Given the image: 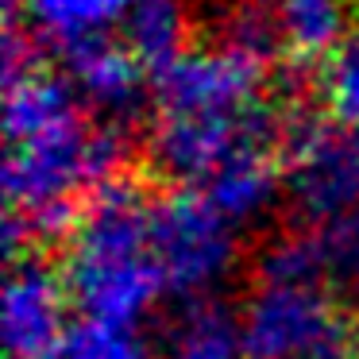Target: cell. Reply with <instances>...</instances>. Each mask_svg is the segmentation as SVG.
<instances>
[{"mask_svg": "<svg viewBox=\"0 0 359 359\" xmlns=\"http://www.w3.org/2000/svg\"><path fill=\"white\" fill-rule=\"evenodd\" d=\"M62 78L78 93L81 109L101 124L128 128L143 104V66L120 47V39H86L58 50Z\"/></svg>", "mask_w": 359, "mask_h": 359, "instance_id": "cell-8", "label": "cell"}, {"mask_svg": "<svg viewBox=\"0 0 359 359\" xmlns=\"http://www.w3.org/2000/svg\"><path fill=\"white\" fill-rule=\"evenodd\" d=\"M255 282L266 286H320L325 282V259H320L317 232H282L255 251Z\"/></svg>", "mask_w": 359, "mask_h": 359, "instance_id": "cell-16", "label": "cell"}, {"mask_svg": "<svg viewBox=\"0 0 359 359\" xmlns=\"http://www.w3.org/2000/svg\"><path fill=\"white\" fill-rule=\"evenodd\" d=\"M135 0H27V27L43 43L66 50L74 43L101 39L109 27H120Z\"/></svg>", "mask_w": 359, "mask_h": 359, "instance_id": "cell-14", "label": "cell"}, {"mask_svg": "<svg viewBox=\"0 0 359 359\" xmlns=\"http://www.w3.org/2000/svg\"><path fill=\"white\" fill-rule=\"evenodd\" d=\"M151 205L155 194L135 174H120L86 197L58 263L81 317L135 328L166 294L151 248Z\"/></svg>", "mask_w": 359, "mask_h": 359, "instance_id": "cell-1", "label": "cell"}, {"mask_svg": "<svg viewBox=\"0 0 359 359\" xmlns=\"http://www.w3.org/2000/svg\"><path fill=\"white\" fill-rule=\"evenodd\" d=\"M16 4H27V0H8V8H16Z\"/></svg>", "mask_w": 359, "mask_h": 359, "instance_id": "cell-21", "label": "cell"}, {"mask_svg": "<svg viewBox=\"0 0 359 359\" xmlns=\"http://www.w3.org/2000/svg\"><path fill=\"white\" fill-rule=\"evenodd\" d=\"M0 74H4V89L20 86L24 78L39 74V35L24 27L16 16L4 24V39H0Z\"/></svg>", "mask_w": 359, "mask_h": 359, "instance_id": "cell-20", "label": "cell"}, {"mask_svg": "<svg viewBox=\"0 0 359 359\" xmlns=\"http://www.w3.org/2000/svg\"><path fill=\"white\" fill-rule=\"evenodd\" d=\"M282 104L286 201L302 224L325 228L359 209V128L328 124L309 93H274Z\"/></svg>", "mask_w": 359, "mask_h": 359, "instance_id": "cell-2", "label": "cell"}, {"mask_svg": "<svg viewBox=\"0 0 359 359\" xmlns=\"http://www.w3.org/2000/svg\"><path fill=\"white\" fill-rule=\"evenodd\" d=\"M317 243L325 259V282L359 294V209L317 228Z\"/></svg>", "mask_w": 359, "mask_h": 359, "instance_id": "cell-19", "label": "cell"}, {"mask_svg": "<svg viewBox=\"0 0 359 359\" xmlns=\"http://www.w3.org/2000/svg\"><path fill=\"white\" fill-rule=\"evenodd\" d=\"M39 359H151V351L135 328L81 317V320H70L66 332Z\"/></svg>", "mask_w": 359, "mask_h": 359, "instance_id": "cell-17", "label": "cell"}, {"mask_svg": "<svg viewBox=\"0 0 359 359\" xmlns=\"http://www.w3.org/2000/svg\"><path fill=\"white\" fill-rule=\"evenodd\" d=\"M320 97H325V109L336 124L359 128V20L340 39V47L325 58Z\"/></svg>", "mask_w": 359, "mask_h": 359, "instance_id": "cell-18", "label": "cell"}, {"mask_svg": "<svg viewBox=\"0 0 359 359\" xmlns=\"http://www.w3.org/2000/svg\"><path fill=\"white\" fill-rule=\"evenodd\" d=\"M155 359H243L240 317L209 294L186 297L166 320Z\"/></svg>", "mask_w": 359, "mask_h": 359, "instance_id": "cell-10", "label": "cell"}, {"mask_svg": "<svg viewBox=\"0 0 359 359\" xmlns=\"http://www.w3.org/2000/svg\"><path fill=\"white\" fill-rule=\"evenodd\" d=\"M278 143H282V104L263 93L248 109L158 116L147 135V158L163 178L197 189L209 174H217L236 155H243V151H278Z\"/></svg>", "mask_w": 359, "mask_h": 359, "instance_id": "cell-4", "label": "cell"}, {"mask_svg": "<svg viewBox=\"0 0 359 359\" xmlns=\"http://www.w3.org/2000/svg\"><path fill=\"white\" fill-rule=\"evenodd\" d=\"M81 101L70 89L62 74H32L20 86L4 89V135L8 143H24L32 135H43L50 128L66 124V120L81 116Z\"/></svg>", "mask_w": 359, "mask_h": 359, "instance_id": "cell-13", "label": "cell"}, {"mask_svg": "<svg viewBox=\"0 0 359 359\" xmlns=\"http://www.w3.org/2000/svg\"><path fill=\"white\" fill-rule=\"evenodd\" d=\"M263 97V66L212 47H189L174 66L151 78L158 116L248 109Z\"/></svg>", "mask_w": 359, "mask_h": 359, "instance_id": "cell-6", "label": "cell"}, {"mask_svg": "<svg viewBox=\"0 0 359 359\" xmlns=\"http://www.w3.org/2000/svg\"><path fill=\"white\" fill-rule=\"evenodd\" d=\"M116 32L120 47L155 78L189 50V8L186 0H135Z\"/></svg>", "mask_w": 359, "mask_h": 359, "instance_id": "cell-11", "label": "cell"}, {"mask_svg": "<svg viewBox=\"0 0 359 359\" xmlns=\"http://www.w3.org/2000/svg\"><path fill=\"white\" fill-rule=\"evenodd\" d=\"M282 32V50L294 66H309L328 58L340 39L351 32L355 0H271Z\"/></svg>", "mask_w": 359, "mask_h": 359, "instance_id": "cell-12", "label": "cell"}, {"mask_svg": "<svg viewBox=\"0 0 359 359\" xmlns=\"http://www.w3.org/2000/svg\"><path fill=\"white\" fill-rule=\"evenodd\" d=\"M217 47L266 66L282 50V32L271 0H228L217 16Z\"/></svg>", "mask_w": 359, "mask_h": 359, "instance_id": "cell-15", "label": "cell"}, {"mask_svg": "<svg viewBox=\"0 0 359 359\" xmlns=\"http://www.w3.org/2000/svg\"><path fill=\"white\" fill-rule=\"evenodd\" d=\"M243 359H359V328L320 286L255 282L240 305Z\"/></svg>", "mask_w": 359, "mask_h": 359, "instance_id": "cell-3", "label": "cell"}, {"mask_svg": "<svg viewBox=\"0 0 359 359\" xmlns=\"http://www.w3.org/2000/svg\"><path fill=\"white\" fill-rule=\"evenodd\" d=\"M151 248L170 294L201 297L236 263V224L197 189H174L151 205Z\"/></svg>", "mask_w": 359, "mask_h": 359, "instance_id": "cell-5", "label": "cell"}, {"mask_svg": "<svg viewBox=\"0 0 359 359\" xmlns=\"http://www.w3.org/2000/svg\"><path fill=\"white\" fill-rule=\"evenodd\" d=\"M66 278L39 255H20L4 278V351L8 359H39L66 332Z\"/></svg>", "mask_w": 359, "mask_h": 359, "instance_id": "cell-7", "label": "cell"}, {"mask_svg": "<svg viewBox=\"0 0 359 359\" xmlns=\"http://www.w3.org/2000/svg\"><path fill=\"white\" fill-rule=\"evenodd\" d=\"M282 189H286V170H278V155L274 151H243L217 174H209L197 186V194L224 220L251 224L278 201Z\"/></svg>", "mask_w": 359, "mask_h": 359, "instance_id": "cell-9", "label": "cell"}]
</instances>
